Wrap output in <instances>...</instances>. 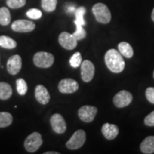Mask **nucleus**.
<instances>
[{"instance_id": "nucleus-1", "label": "nucleus", "mask_w": 154, "mask_h": 154, "mask_svg": "<svg viewBox=\"0 0 154 154\" xmlns=\"http://www.w3.org/2000/svg\"><path fill=\"white\" fill-rule=\"evenodd\" d=\"M105 63L107 68L113 73H121L125 68V61L121 54L116 49H111L106 51Z\"/></svg>"}, {"instance_id": "nucleus-2", "label": "nucleus", "mask_w": 154, "mask_h": 154, "mask_svg": "<svg viewBox=\"0 0 154 154\" xmlns=\"http://www.w3.org/2000/svg\"><path fill=\"white\" fill-rule=\"evenodd\" d=\"M92 12L96 20L101 24H108L111 22V14L109 7L103 3H97L92 7Z\"/></svg>"}, {"instance_id": "nucleus-3", "label": "nucleus", "mask_w": 154, "mask_h": 154, "mask_svg": "<svg viewBox=\"0 0 154 154\" xmlns=\"http://www.w3.org/2000/svg\"><path fill=\"white\" fill-rule=\"evenodd\" d=\"M34 63L39 68H49L54 62V57L51 53L39 51L36 53L33 58Z\"/></svg>"}, {"instance_id": "nucleus-4", "label": "nucleus", "mask_w": 154, "mask_h": 154, "mask_svg": "<svg viewBox=\"0 0 154 154\" xmlns=\"http://www.w3.org/2000/svg\"><path fill=\"white\" fill-rule=\"evenodd\" d=\"M43 143L41 134L34 132L26 137L24 141V148L29 153H34L41 147Z\"/></svg>"}, {"instance_id": "nucleus-5", "label": "nucleus", "mask_w": 154, "mask_h": 154, "mask_svg": "<svg viewBox=\"0 0 154 154\" xmlns=\"http://www.w3.org/2000/svg\"><path fill=\"white\" fill-rule=\"evenodd\" d=\"M86 139V133L84 130H77L68 141L66 142V146L69 149L76 150L80 149L85 143Z\"/></svg>"}, {"instance_id": "nucleus-6", "label": "nucleus", "mask_w": 154, "mask_h": 154, "mask_svg": "<svg viewBox=\"0 0 154 154\" xmlns=\"http://www.w3.org/2000/svg\"><path fill=\"white\" fill-rule=\"evenodd\" d=\"M97 108L93 106H83L79 109L78 115L82 121L86 123H90L94 121L97 114Z\"/></svg>"}, {"instance_id": "nucleus-7", "label": "nucleus", "mask_w": 154, "mask_h": 154, "mask_svg": "<svg viewBox=\"0 0 154 154\" xmlns=\"http://www.w3.org/2000/svg\"><path fill=\"white\" fill-rule=\"evenodd\" d=\"M95 74V66L89 60L84 61L81 64V76L84 82H90Z\"/></svg>"}, {"instance_id": "nucleus-8", "label": "nucleus", "mask_w": 154, "mask_h": 154, "mask_svg": "<svg viewBox=\"0 0 154 154\" xmlns=\"http://www.w3.org/2000/svg\"><path fill=\"white\" fill-rule=\"evenodd\" d=\"M133 96L129 91L122 90L116 94L113 97V103L116 107L124 108L131 103Z\"/></svg>"}, {"instance_id": "nucleus-9", "label": "nucleus", "mask_w": 154, "mask_h": 154, "mask_svg": "<svg viewBox=\"0 0 154 154\" xmlns=\"http://www.w3.org/2000/svg\"><path fill=\"white\" fill-rule=\"evenodd\" d=\"M78 82L72 79H63L59 82V91L62 94H73L79 89Z\"/></svg>"}, {"instance_id": "nucleus-10", "label": "nucleus", "mask_w": 154, "mask_h": 154, "mask_svg": "<svg viewBox=\"0 0 154 154\" xmlns=\"http://www.w3.org/2000/svg\"><path fill=\"white\" fill-rule=\"evenodd\" d=\"M36 27V25L33 22L26 19H18L11 24V29L17 32H32Z\"/></svg>"}, {"instance_id": "nucleus-11", "label": "nucleus", "mask_w": 154, "mask_h": 154, "mask_svg": "<svg viewBox=\"0 0 154 154\" xmlns=\"http://www.w3.org/2000/svg\"><path fill=\"white\" fill-rule=\"evenodd\" d=\"M50 123L54 131L59 134H62L66 130V124L63 117L59 113H54L50 119Z\"/></svg>"}, {"instance_id": "nucleus-12", "label": "nucleus", "mask_w": 154, "mask_h": 154, "mask_svg": "<svg viewBox=\"0 0 154 154\" xmlns=\"http://www.w3.org/2000/svg\"><path fill=\"white\" fill-rule=\"evenodd\" d=\"M77 41L73 34L63 32L59 36V42L60 45L67 50H72L77 46Z\"/></svg>"}, {"instance_id": "nucleus-13", "label": "nucleus", "mask_w": 154, "mask_h": 154, "mask_svg": "<svg viewBox=\"0 0 154 154\" xmlns=\"http://www.w3.org/2000/svg\"><path fill=\"white\" fill-rule=\"evenodd\" d=\"M22 58L18 54L11 56L7 61V71L11 75H17L22 69Z\"/></svg>"}, {"instance_id": "nucleus-14", "label": "nucleus", "mask_w": 154, "mask_h": 154, "mask_svg": "<svg viewBox=\"0 0 154 154\" xmlns=\"http://www.w3.org/2000/svg\"><path fill=\"white\" fill-rule=\"evenodd\" d=\"M101 132L107 140H113L118 136L119 128L116 125L106 123L102 126Z\"/></svg>"}, {"instance_id": "nucleus-15", "label": "nucleus", "mask_w": 154, "mask_h": 154, "mask_svg": "<svg viewBox=\"0 0 154 154\" xmlns=\"http://www.w3.org/2000/svg\"><path fill=\"white\" fill-rule=\"evenodd\" d=\"M35 97L41 104L45 105L49 102L50 94L45 86L37 85L35 88Z\"/></svg>"}, {"instance_id": "nucleus-16", "label": "nucleus", "mask_w": 154, "mask_h": 154, "mask_svg": "<svg viewBox=\"0 0 154 154\" xmlns=\"http://www.w3.org/2000/svg\"><path fill=\"white\" fill-rule=\"evenodd\" d=\"M140 149L143 153H154V136L146 137L140 143Z\"/></svg>"}, {"instance_id": "nucleus-17", "label": "nucleus", "mask_w": 154, "mask_h": 154, "mask_svg": "<svg viewBox=\"0 0 154 154\" xmlns=\"http://www.w3.org/2000/svg\"><path fill=\"white\" fill-rule=\"evenodd\" d=\"M118 48L119 51L121 54V55L127 59H131L134 56V49L131 44H128V42H120L118 45Z\"/></svg>"}, {"instance_id": "nucleus-18", "label": "nucleus", "mask_w": 154, "mask_h": 154, "mask_svg": "<svg viewBox=\"0 0 154 154\" xmlns=\"http://www.w3.org/2000/svg\"><path fill=\"white\" fill-rule=\"evenodd\" d=\"M12 95V88L8 83L0 82V99L7 100Z\"/></svg>"}, {"instance_id": "nucleus-19", "label": "nucleus", "mask_w": 154, "mask_h": 154, "mask_svg": "<svg viewBox=\"0 0 154 154\" xmlns=\"http://www.w3.org/2000/svg\"><path fill=\"white\" fill-rule=\"evenodd\" d=\"M17 42L14 39L7 36H0V47L5 49H12L17 47Z\"/></svg>"}, {"instance_id": "nucleus-20", "label": "nucleus", "mask_w": 154, "mask_h": 154, "mask_svg": "<svg viewBox=\"0 0 154 154\" xmlns=\"http://www.w3.org/2000/svg\"><path fill=\"white\" fill-rule=\"evenodd\" d=\"M10 11L7 7L0 8V24L2 26H7L11 22Z\"/></svg>"}, {"instance_id": "nucleus-21", "label": "nucleus", "mask_w": 154, "mask_h": 154, "mask_svg": "<svg viewBox=\"0 0 154 154\" xmlns=\"http://www.w3.org/2000/svg\"><path fill=\"white\" fill-rule=\"evenodd\" d=\"M13 121V117L8 112H0V128L10 126Z\"/></svg>"}, {"instance_id": "nucleus-22", "label": "nucleus", "mask_w": 154, "mask_h": 154, "mask_svg": "<svg viewBox=\"0 0 154 154\" xmlns=\"http://www.w3.org/2000/svg\"><path fill=\"white\" fill-rule=\"evenodd\" d=\"M57 0H42V7L45 11L51 12L56 9Z\"/></svg>"}, {"instance_id": "nucleus-23", "label": "nucleus", "mask_w": 154, "mask_h": 154, "mask_svg": "<svg viewBox=\"0 0 154 154\" xmlns=\"http://www.w3.org/2000/svg\"><path fill=\"white\" fill-rule=\"evenodd\" d=\"M86 13V8L84 7H80L75 11V17L76 19L74 22H76L82 24V26H84L86 24V22L84 21V16Z\"/></svg>"}, {"instance_id": "nucleus-24", "label": "nucleus", "mask_w": 154, "mask_h": 154, "mask_svg": "<svg viewBox=\"0 0 154 154\" xmlns=\"http://www.w3.org/2000/svg\"><path fill=\"white\" fill-rule=\"evenodd\" d=\"M16 84L17 92H18L19 95H25L26 94V92H27L28 89L27 84H26V82H25V80L22 78L18 79L16 82Z\"/></svg>"}, {"instance_id": "nucleus-25", "label": "nucleus", "mask_w": 154, "mask_h": 154, "mask_svg": "<svg viewBox=\"0 0 154 154\" xmlns=\"http://www.w3.org/2000/svg\"><path fill=\"white\" fill-rule=\"evenodd\" d=\"M74 23L76 26V32H74L73 35L74 36V37L76 38L77 40L84 39L86 36V30L83 28V26L82 24H80L79 23L76 22H74Z\"/></svg>"}, {"instance_id": "nucleus-26", "label": "nucleus", "mask_w": 154, "mask_h": 154, "mask_svg": "<svg viewBox=\"0 0 154 154\" xmlns=\"http://www.w3.org/2000/svg\"><path fill=\"white\" fill-rule=\"evenodd\" d=\"M69 63H70L71 66L74 68H77V67L79 66L82 63V57L80 52L74 53L71 57Z\"/></svg>"}, {"instance_id": "nucleus-27", "label": "nucleus", "mask_w": 154, "mask_h": 154, "mask_svg": "<svg viewBox=\"0 0 154 154\" xmlns=\"http://www.w3.org/2000/svg\"><path fill=\"white\" fill-rule=\"evenodd\" d=\"M26 0H7V5L11 9H19L26 5Z\"/></svg>"}, {"instance_id": "nucleus-28", "label": "nucleus", "mask_w": 154, "mask_h": 154, "mask_svg": "<svg viewBox=\"0 0 154 154\" xmlns=\"http://www.w3.org/2000/svg\"><path fill=\"white\" fill-rule=\"evenodd\" d=\"M26 16H27L29 18L32 19H38L42 17V12L41 10H39V9L32 8L27 11V12H26Z\"/></svg>"}, {"instance_id": "nucleus-29", "label": "nucleus", "mask_w": 154, "mask_h": 154, "mask_svg": "<svg viewBox=\"0 0 154 154\" xmlns=\"http://www.w3.org/2000/svg\"><path fill=\"white\" fill-rule=\"evenodd\" d=\"M146 96L150 103L154 104V87H149L146 88Z\"/></svg>"}, {"instance_id": "nucleus-30", "label": "nucleus", "mask_w": 154, "mask_h": 154, "mask_svg": "<svg viewBox=\"0 0 154 154\" xmlns=\"http://www.w3.org/2000/svg\"><path fill=\"white\" fill-rule=\"evenodd\" d=\"M144 124L148 126H154V111L146 116L144 119Z\"/></svg>"}, {"instance_id": "nucleus-31", "label": "nucleus", "mask_w": 154, "mask_h": 154, "mask_svg": "<svg viewBox=\"0 0 154 154\" xmlns=\"http://www.w3.org/2000/svg\"><path fill=\"white\" fill-rule=\"evenodd\" d=\"M75 11H76V9H75L74 7H69L68 10H67V11H69V12H74Z\"/></svg>"}, {"instance_id": "nucleus-32", "label": "nucleus", "mask_w": 154, "mask_h": 154, "mask_svg": "<svg viewBox=\"0 0 154 154\" xmlns=\"http://www.w3.org/2000/svg\"><path fill=\"white\" fill-rule=\"evenodd\" d=\"M59 153H58V152H53V151H49V152H46V153H44V154H59Z\"/></svg>"}, {"instance_id": "nucleus-33", "label": "nucleus", "mask_w": 154, "mask_h": 154, "mask_svg": "<svg viewBox=\"0 0 154 154\" xmlns=\"http://www.w3.org/2000/svg\"><path fill=\"white\" fill-rule=\"evenodd\" d=\"M151 19H152V20H153V22H154V8H153V11H152V14H151Z\"/></svg>"}, {"instance_id": "nucleus-34", "label": "nucleus", "mask_w": 154, "mask_h": 154, "mask_svg": "<svg viewBox=\"0 0 154 154\" xmlns=\"http://www.w3.org/2000/svg\"><path fill=\"white\" fill-rule=\"evenodd\" d=\"M153 77H154V71H153Z\"/></svg>"}]
</instances>
